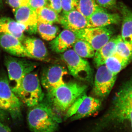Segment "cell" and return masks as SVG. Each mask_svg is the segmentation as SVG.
<instances>
[{
    "label": "cell",
    "instance_id": "1",
    "mask_svg": "<svg viewBox=\"0 0 132 132\" xmlns=\"http://www.w3.org/2000/svg\"><path fill=\"white\" fill-rule=\"evenodd\" d=\"M103 120L106 125L123 132H132V79L116 94Z\"/></svg>",
    "mask_w": 132,
    "mask_h": 132
},
{
    "label": "cell",
    "instance_id": "2",
    "mask_svg": "<svg viewBox=\"0 0 132 132\" xmlns=\"http://www.w3.org/2000/svg\"><path fill=\"white\" fill-rule=\"evenodd\" d=\"M27 121L32 132H56L62 119L47 101L43 100L38 105L29 108Z\"/></svg>",
    "mask_w": 132,
    "mask_h": 132
},
{
    "label": "cell",
    "instance_id": "3",
    "mask_svg": "<svg viewBox=\"0 0 132 132\" xmlns=\"http://www.w3.org/2000/svg\"><path fill=\"white\" fill-rule=\"evenodd\" d=\"M87 86L74 82L64 84L47 91V102L58 113H65L76 101L86 93Z\"/></svg>",
    "mask_w": 132,
    "mask_h": 132
},
{
    "label": "cell",
    "instance_id": "4",
    "mask_svg": "<svg viewBox=\"0 0 132 132\" xmlns=\"http://www.w3.org/2000/svg\"><path fill=\"white\" fill-rule=\"evenodd\" d=\"M5 64L10 85L16 94L25 76L33 72L38 65L36 62L23 58L13 56L5 57Z\"/></svg>",
    "mask_w": 132,
    "mask_h": 132
},
{
    "label": "cell",
    "instance_id": "5",
    "mask_svg": "<svg viewBox=\"0 0 132 132\" xmlns=\"http://www.w3.org/2000/svg\"><path fill=\"white\" fill-rule=\"evenodd\" d=\"M16 95L22 104L29 108L35 106L43 100L44 94L36 73L33 71L25 76Z\"/></svg>",
    "mask_w": 132,
    "mask_h": 132
},
{
    "label": "cell",
    "instance_id": "6",
    "mask_svg": "<svg viewBox=\"0 0 132 132\" xmlns=\"http://www.w3.org/2000/svg\"><path fill=\"white\" fill-rule=\"evenodd\" d=\"M22 103L12 90L8 78L0 76V107L16 121L22 118Z\"/></svg>",
    "mask_w": 132,
    "mask_h": 132
},
{
    "label": "cell",
    "instance_id": "7",
    "mask_svg": "<svg viewBox=\"0 0 132 132\" xmlns=\"http://www.w3.org/2000/svg\"><path fill=\"white\" fill-rule=\"evenodd\" d=\"M61 58L65 63L69 73L79 80L90 81L93 71L89 62L77 54L73 49H69L62 53Z\"/></svg>",
    "mask_w": 132,
    "mask_h": 132
},
{
    "label": "cell",
    "instance_id": "8",
    "mask_svg": "<svg viewBox=\"0 0 132 132\" xmlns=\"http://www.w3.org/2000/svg\"><path fill=\"white\" fill-rule=\"evenodd\" d=\"M101 103L98 99L84 94L72 105L65 113V119L76 120L91 116L98 111Z\"/></svg>",
    "mask_w": 132,
    "mask_h": 132
},
{
    "label": "cell",
    "instance_id": "9",
    "mask_svg": "<svg viewBox=\"0 0 132 132\" xmlns=\"http://www.w3.org/2000/svg\"><path fill=\"white\" fill-rule=\"evenodd\" d=\"M78 39L88 43L95 51L102 47L112 38L113 32L111 28H86L75 31Z\"/></svg>",
    "mask_w": 132,
    "mask_h": 132
},
{
    "label": "cell",
    "instance_id": "10",
    "mask_svg": "<svg viewBox=\"0 0 132 132\" xmlns=\"http://www.w3.org/2000/svg\"><path fill=\"white\" fill-rule=\"evenodd\" d=\"M116 77L105 65L97 68L93 88L95 95L101 98L106 97L113 87Z\"/></svg>",
    "mask_w": 132,
    "mask_h": 132
},
{
    "label": "cell",
    "instance_id": "11",
    "mask_svg": "<svg viewBox=\"0 0 132 132\" xmlns=\"http://www.w3.org/2000/svg\"><path fill=\"white\" fill-rule=\"evenodd\" d=\"M67 70L60 65H52L45 68L41 76V84L47 91H49L65 83L64 76Z\"/></svg>",
    "mask_w": 132,
    "mask_h": 132
},
{
    "label": "cell",
    "instance_id": "12",
    "mask_svg": "<svg viewBox=\"0 0 132 132\" xmlns=\"http://www.w3.org/2000/svg\"><path fill=\"white\" fill-rule=\"evenodd\" d=\"M15 20L25 28L29 34L37 32L38 20L36 12L29 6H24L13 10Z\"/></svg>",
    "mask_w": 132,
    "mask_h": 132
},
{
    "label": "cell",
    "instance_id": "13",
    "mask_svg": "<svg viewBox=\"0 0 132 132\" xmlns=\"http://www.w3.org/2000/svg\"><path fill=\"white\" fill-rule=\"evenodd\" d=\"M121 16L117 13L108 12L99 6L87 20V28L101 27L119 24Z\"/></svg>",
    "mask_w": 132,
    "mask_h": 132
},
{
    "label": "cell",
    "instance_id": "14",
    "mask_svg": "<svg viewBox=\"0 0 132 132\" xmlns=\"http://www.w3.org/2000/svg\"><path fill=\"white\" fill-rule=\"evenodd\" d=\"M0 47L14 57L31 59L22 43L12 35L0 34Z\"/></svg>",
    "mask_w": 132,
    "mask_h": 132
},
{
    "label": "cell",
    "instance_id": "15",
    "mask_svg": "<svg viewBox=\"0 0 132 132\" xmlns=\"http://www.w3.org/2000/svg\"><path fill=\"white\" fill-rule=\"evenodd\" d=\"M59 23L65 29L73 32L87 27V19L77 10L62 13Z\"/></svg>",
    "mask_w": 132,
    "mask_h": 132
},
{
    "label": "cell",
    "instance_id": "16",
    "mask_svg": "<svg viewBox=\"0 0 132 132\" xmlns=\"http://www.w3.org/2000/svg\"><path fill=\"white\" fill-rule=\"evenodd\" d=\"M78 39L74 32L65 29L49 43L53 52L62 53L73 46Z\"/></svg>",
    "mask_w": 132,
    "mask_h": 132
},
{
    "label": "cell",
    "instance_id": "17",
    "mask_svg": "<svg viewBox=\"0 0 132 132\" xmlns=\"http://www.w3.org/2000/svg\"><path fill=\"white\" fill-rule=\"evenodd\" d=\"M22 43L31 59L41 61L47 59L48 52L45 43L40 39L26 37Z\"/></svg>",
    "mask_w": 132,
    "mask_h": 132
},
{
    "label": "cell",
    "instance_id": "18",
    "mask_svg": "<svg viewBox=\"0 0 132 132\" xmlns=\"http://www.w3.org/2000/svg\"><path fill=\"white\" fill-rule=\"evenodd\" d=\"M25 28L16 20L7 16L0 17V34L14 36L22 42L26 36Z\"/></svg>",
    "mask_w": 132,
    "mask_h": 132
},
{
    "label": "cell",
    "instance_id": "19",
    "mask_svg": "<svg viewBox=\"0 0 132 132\" xmlns=\"http://www.w3.org/2000/svg\"><path fill=\"white\" fill-rule=\"evenodd\" d=\"M121 36L112 37L106 44L96 50L94 56V62L96 67L105 64L106 59L115 53L116 46Z\"/></svg>",
    "mask_w": 132,
    "mask_h": 132
},
{
    "label": "cell",
    "instance_id": "20",
    "mask_svg": "<svg viewBox=\"0 0 132 132\" xmlns=\"http://www.w3.org/2000/svg\"><path fill=\"white\" fill-rule=\"evenodd\" d=\"M119 9L122 21L121 36L124 41L132 44V10L122 3H119Z\"/></svg>",
    "mask_w": 132,
    "mask_h": 132
},
{
    "label": "cell",
    "instance_id": "21",
    "mask_svg": "<svg viewBox=\"0 0 132 132\" xmlns=\"http://www.w3.org/2000/svg\"><path fill=\"white\" fill-rule=\"evenodd\" d=\"M35 11L38 22L51 25L59 22V14L47 6L40 8Z\"/></svg>",
    "mask_w": 132,
    "mask_h": 132
},
{
    "label": "cell",
    "instance_id": "22",
    "mask_svg": "<svg viewBox=\"0 0 132 132\" xmlns=\"http://www.w3.org/2000/svg\"><path fill=\"white\" fill-rule=\"evenodd\" d=\"M130 63L128 61L119 56L115 53L109 57L104 65L111 72L117 75Z\"/></svg>",
    "mask_w": 132,
    "mask_h": 132
},
{
    "label": "cell",
    "instance_id": "23",
    "mask_svg": "<svg viewBox=\"0 0 132 132\" xmlns=\"http://www.w3.org/2000/svg\"><path fill=\"white\" fill-rule=\"evenodd\" d=\"M60 31L57 26L53 24H45L38 22L37 32L41 37L45 40H52L57 36Z\"/></svg>",
    "mask_w": 132,
    "mask_h": 132
},
{
    "label": "cell",
    "instance_id": "24",
    "mask_svg": "<svg viewBox=\"0 0 132 132\" xmlns=\"http://www.w3.org/2000/svg\"><path fill=\"white\" fill-rule=\"evenodd\" d=\"M72 47L75 53L82 58H93L94 56L95 50L86 41L78 39Z\"/></svg>",
    "mask_w": 132,
    "mask_h": 132
},
{
    "label": "cell",
    "instance_id": "25",
    "mask_svg": "<svg viewBox=\"0 0 132 132\" xmlns=\"http://www.w3.org/2000/svg\"><path fill=\"white\" fill-rule=\"evenodd\" d=\"M98 6L95 0H79L76 10L88 20Z\"/></svg>",
    "mask_w": 132,
    "mask_h": 132
},
{
    "label": "cell",
    "instance_id": "26",
    "mask_svg": "<svg viewBox=\"0 0 132 132\" xmlns=\"http://www.w3.org/2000/svg\"><path fill=\"white\" fill-rule=\"evenodd\" d=\"M115 53L130 62L132 60V44L124 41L121 36Z\"/></svg>",
    "mask_w": 132,
    "mask_h": 132
},
{
    "label": "cell",
    "instance_id": "27",
    "mask_svg": "<svg viewBox=\"0 0 132 132\" xmlns=\"http://www.w3.org/2000/svg\"><path fill=\"white\" fill-rule=\"evenodd\" d=\"M79 0H61L62 13H67L76 10Z\"/></svg>",
    "mask_w": 132,
    "mask_h": 132
},
{
    "label": "cell",
    "instance_id": "28",
    "mask_svg": "<svg viewBox=\"0 0 132 132\" xmlns=\"http://www.w3.org/2000/svg\"><path fill=\"white\" fill-rule=\"evenodd\" d=\"M9 5L13 10L19 8L29 6L30 0H6Z\"/></svg>",
    "mask_w": 132,
    "mask_h": 132
},
{
    "label": "cell",
    "instance_id": "29",
    "mask_svg": "<svg viewBox=\"0 0 132 132\" xmlns=\"http://www.w3.org/2000/svg\"><path fill=\"white\" fill-rule=\"evenodd\" d=\"M47 1L46 6L53 10L58 14L61 12V0H47Z\"/></svg>",
    "mask_w": 132,
    "mask_h": 132
},
{
    "label": "cell",
    "instance_id": "30",
    "mask_svg": "<svg viewBox=\"0 0 132 132\" xmlns=\"http://www.w3.org/2000/svg\"><path fill=\"white\" fill-rule=\"evenodd\" d=\"M99 6L103 8H113L116 6L117 0H95Z\"/></svg>",
    "mask_w": 132,
    "mask_h": 132
},
{
    "label": "cell",
    "instance_id": "31",
    "mask_svg": "<svg viewBox=\"0 0 132 132\" xmlns=\"http://www.w3.org/2000/svg\"><path fill=\"white\" fill-rule=\"evenodd\" d=\"M47 0H30L29 6L36 10L38 9L46 6Z\"/></svg>",
    "mask_w": 132,
    "mask_h": 132
},
{
    "label": "cell",
    "instance_id": "32",
    "mask_svg": "<svg viewBox=\"0 0 132 132\" xmlns=\"http://www.w3.org/2000/svg\"><path fill=\"white\" fill-rule=\"evenodd\" d=\"M8 117V114L0 107V122L5 124Z\"/></svg>",
    "mask_w": 132,
    "mask_h": 132
},
{
    "label": "cell",
    "instance_id": "33",
    "mask_svg": "<svg viewBox=\"0 0 132 132\" xmlns=\"http://www.w3.org/2000/svg\"><path fill=\"white\" fill-rule=\"evenodd\" d=\"M0 132H12L5 123L0 122Z\"/></svg>",
    "mask_w": 132,
    "mask_h": 132
},
{
    "label": "cell",
    "instance_id": "34",
    "mask_svg": "<svg viewBox=\"0 0 132 132\" xmlns=\"http://www.w3.org/2000/svg\"><path fill=\"white\" fill-rule=\"evenodd\" d=\"M3 6V0H0V10L2 9Z\"/></svg>",
    "mask_w": 132,
    "mask_h": 132
}]
</instances>
